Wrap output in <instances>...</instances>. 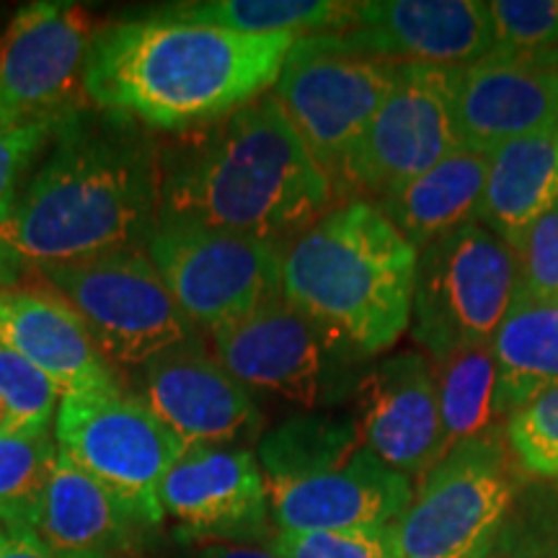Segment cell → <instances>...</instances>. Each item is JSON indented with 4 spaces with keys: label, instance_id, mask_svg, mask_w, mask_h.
<instances>
[{
    "label": "cell",
    "instance_id": "cell-1",
    "mask_svg": "<svg viewBox=\"0 0 558 558\" xmlns=\"http://www.w3.org/2000/svg\"><path fill=\"white\" fill-rule=\"evenodd\" d=\"M163 163L120 117L75 111L0 222L24 264L58 267L145 248L160 213Z\"/></svg>",
    "mask_w": 558,
    "mask_h": 558
},
{
    "label": "cell",
    "instance_id": "cell-2",
    "mask_svg": "<svg viewBox=\"0 0 558 558\" xmlns=\"http://www.w3.org/2000/svg\"><path fill=\"white\" fill-rule=\"evenodd\" d=\"M292 45L163 13L117 21L90 45L86 101L150 130H207L267 94Z\"/></svg>",
    "mask_w": 558,
    "mask_h": 558
},
{
    "label": "cell",
    "instance_id": "cell-3",
    "mask_svg": "<svg viewBox=\"0 0 558 558\" xmlns=\"http://www.w3.org/2000/svg\"><path fill=\"white\" fill-rule=\"evenodd\" d=\"M331 181L271 94L163 166L158 218L277 243L329 213Z\"/></svg>",
    "mask_w": 558,
    "mask_h": 558
},
{
    "label": "cell",
    "instance_id": "cell-4",
    "mask_svg": "<svg viewBox=\"0 0 558 558\" xmlns=\"http://www.w3.org/2000/svg\"><path fill=\"white\" fill-rule=\"evenodd\" d=\"M414 275L416 248L362 199L331 207L282 248V298L365 357L409 331Z\"/></svg>",
    "mask_w": 558,
    "mask_h": 558
},
{
    "label": "cell",
    "instance_id": "cell-5",
    "mask_svg": "<svg viewBox=\"0 0 558 558\" xmlns=\"http://www.w3.org/2000/svg\"><path fill=\"white\" fill-rule=\"evenodd\" d=\"M399 62L354 47L341 32L295 39L275 99L329 181H344L367 124L386 101Z\"/></svg>",
    "mask_w": 558,
    "mask_h": 558
},
{
    "label": "cell",
    "instance_id": "cell-6",
    "mask_svg": "<svg viewBox=\"0 0 558 558\" xmlns=\"http://www.w3.org/2000/svg\"><path fill=\"white\" fill-rule=\"evenodd\" d=\"M518 288L509 243L481 222H465L416 254L411 339L429 360L492 344Z\"/></svg>",
    "mask_w": 558,
    "mask_h": 558
},
{
    "label": "cell",
    "instance_id": "cell-7",
    "mask_svg": "<svg viewBox=\"0 0 558 558\" xmlns=\"http://www.w3.org/2000/svg\"><path fill=\"white\" fill-rule=\"evenodd\" d=\"M37 275L78 313L109 365L145 367L158 354L202 339V331L166 290L145 248L37 267Z\"/></svg>",
    "mask_w": 558,
    "mask_h": 558
},
{
    "label": "cell",
    "instance_id": "cell-8",
    "mask_svg": "<svg viewBox=\"0 0 558 558\" xmlns=\"http://www.w3.org/2000/svg\"><path fill=\"white\" fill-rule=\"evenodd\" d=\"M58 448L107 488L140 527L163 520L158 488L186 445L128 390L62 396Z\"/></svg>",
    "mask_w": 558,
    "mask_h": 558
},
{
    "label": "cell",
    "instance_id": "cell-9",
    "mask_svg": "<svg viewBox=\"0 0 558 558\" xmlns=\"http://www.w3.org/2000/svg\"><path fill=\"white\" fill-rule=\"evenodd\" d=\"M145 251L199 331H218L282 298L279 243L158 218Z\"/></svg>",
    "mask_w": 558,
    "mask_h": 558
},
{
    "label": "cell",
    "instance_id": "cell-10",
    "mask_svg": "<svg viewBox=\"0 0 558 558\" xmlns=\"http://www.w3.org/2000/svg\"><path fill=\"white\" fill-rule=\"evenodd\" d=\"M514 476L497 429L432 469L396 525L403 558H488L512 509Z\"/></svg>",
    "mask_w": 558,
    "mask_h": 558
},
{
    "label": "cell",
    "instance_id": "cell-11",
    "mask_svg": "<svg viewBox=\"0 0 558 558\" xmlns=\"http://www.w3.org/2000/svg\"><path fill=\"white\" fill-rule=\"evenodd\" d=\"M458 148L456 68L399 62L393 88L349 160L344 184L380 199Z\"/></svg>",
    "mask_w": 558,
    "mask_h": 558
},
{
    "label": "cell",
    "instance_id": "cell-12",
    "mask_svg": "<svg viewBox=\"0 0 558 558\" xmlns=\"http://www.w3.org/2000/svg\"><path fill=\"white\" fill-rule=\"evenodd\" d=\"M96 34L99 26L78 3L24 5L0 34V124L81 111Z\"/></svg>",
    "mask_w": 558,
    "mask_h": 558
},
{
    "label": "cell",
    "instance_id": "cell-13",
    "mask_svg": "<svg viewBox=\"0 0 558 558\" xmlns=\"http://www.w3.org/2000/svg\"><path fill=\"white\" fill-rule=\"evenodd\" d=\"M333 349L337 341L284 298L213 331L215 360L230 378L308 409L320 407L329 390Z\"/></svg>",
    "mask_w": 558,
    "mask_h": 558
},
{
    "label": "cell",
    "instance_id": "cell-14",
    "mask_svg": "<svg viewBox=\"0 0 558 558\" xmlns=\"http://www.w3.org/2000/svg\"><path fill=\"white\" fill-rule=\"evenodd\" d=\"M158 501L184 541L246 543L267 533V478L254 452L243 448H184L160 481Z\"/></svg>",
    "mask_w": 558,
    "mask_h": 558
},
{
    "label": "cell",
    "instance_id": "cell-15",
    "mask_svg": "<svg viewBox=\"0 0 558 558\" xmlns=\"http://www.w3.org/2000/svg\"><path fill=\"white\" fill-rule=\"evenodd\" d=\"M362 445L403 476H427L448 456L432 362L418 352L380 360L360 386Z\"/></svg>",
    "mask_w": 558,
    "mask_h": 558
},
{
    "label": "cell",
    "instance_id": "cell-16",
    "mask_svg": "<svg viewBox=\"0 0 558 558\" xmlns=\"http://www.w3.org/2000/svg\"><path fill=\"white\" fill-rule=\"evenodd\" d=\"M460 148L494 153L512 140L558 130V65L554 58L488 54L456 68Z\"/></svg>",
    "mask_w": 558,
    "mask_h": 558
},
{
    "label": "cell",
    "instance_id": "cell-17",
    "mask_svg": "<svg viewBox=\"0 0 558 558\" xmlns=\"http://www.w3.org/2000/svg\"><path fill=\"white\" fill-rule=\"evenodd\" d=\"M267 497L279 533H329L399 525L414 488L411 478L360 448L333 471L269 481Z\"/></svg>",
    "mask_w": 558,
    "mask_h": 558
},
{
    "label": "cell",
    "instance_id": "cell-18",
    "mask_svg": "<svg viewBox=\"0 0 558 558\" xmlns=\"http://www.w3.org/2000/svg\"><path fill=\"white\" fill-rule=\"evenodd\" d=\"M354 47L393 62L463 68L494 54L488 5L478 0H373L357 3Z\"/></svg>",
    "mask_w": 558,
    "mask_h": 558
},
{
    "label": "cell",
    "instance_id": "cell-19",
    "mask_svg": "<svg viewBox=\"0 0 558 558\" xmlns=\"http://www.w3.org/2000/svg\"><path fill=\"white\" fill-rule=\"evenodd\" d=\"M140 396L153 414L190 445H228L259 424V409L239 380L209 354L205 344L173 347L150 360Z\"/></svg>",
    "mask_w": 558,
    "mask_h": 558
},
{
    "label": "cell",
    "instance_id": "cell-20",
    "mask_svg": "<svg viewBox=\"0 0 558 558\" xmlns=\"http://www.w3.org/2000/svg\"><path fill=\"white\" fill-rule=\"evenodd\" d=\"M0 341L41 369L62 396L122 390L78 313L50 288L0 290Z\"/></svg>",
    "mask_w": 558,
    "mask_h": 558
},
{
    "label": "cell",
    "instance_id": "cell-21",
    "mask_svg": "<svg viewBox=\"0 0 558 558\" xmlns=\"http://www.w3.org/2000/svg\"><path fill=\"white\" fill-rule=\"evenodd\" d=\"M140 525L60 450L32 535L65 558H122Z\"/></svg>",
    "mask_w": 558,
    "mask_h": 558
},
{
    "label": "cell",
    "instance_id": "cell-22",
    "mask_svg": "<svg viewBox=\"0 0 558 558\" xmlns=\"http://www.w3.org/2000/svg\"><path fill=\"white\" fill-rule=\"evenodd\" d=\"M488 173L486 153L458 148L422 177L407 181L396 192L375 202L390 226L407 239L416 254L439 235L465 222H478Z\"/></svg>",
    "mask_w": 558,
    "mask_h": 558
},
{
    "label": "cell",
    "instance_id": "cell-23",
    "mask_svg": "<svg viewBox=\"0 0 558 558\" xmlns=\"http://www.w3.org/2000/svg\"><path fill=\"white\" fill-rule=\"evenodd\" d=\"M558 202V130L527 135L488 153L478 222L512 246Z\"/></svg>",
    "mask_w": 558,
    "mask_h": 558
},
{
    "label": "cell",
    "instance_id": "cell-24",
    "mask_svg": "<svg viewBox=\"0 0 558 558\" xmlns=\"http://www.w3.org/2000/svg\"><path fill=\"white\" fill-rule=\"evenodd\" d=\"M492 349L499 373V416H509L546 390L558 388V300L518 290L494 333Z\"/></svg>",
    "mask_w": 558,
    "mask_h": 558
},
{
    "label": "cell",
    "instance_id": "cell-25",
    "mask_svg": "<svg viewBox=\"0 0 558 558\" xmlns=\"http://www.w3.org/2000/svg\"><path fill=\"white\" fill-rule=\"evenodd\" d=\"M163 16L209 24L254 37H311L352 26L357 3L339 0H207L160 11Z\"/></svg>",
    "mask_w": 558,
    "mask_h": 558
},
{
    "label": "cell",
    "instance_id": "cell-26",
    "mask_svg": "<svg viewBox=\"0 0 558 558\" xmlns=\"http://www.w3.org/2000/svg\"><path fill=\"white\" fill-rule=\"evenodd\" d=\"M360 448V424L349 416H292L262 437L259 469L267 484L316 476L344 465Z\"/></svg>",
    "mask_w": 558,
    "mask_h": 558
},
{
    "label": "cell",
    "instance_id": "cell-27",
    "mask_svg": "<svg viewBox=\"0 0 558 558\" xmlns=\"http://www.w3.org/2000/svg\"><path fill=\"white\" fill-rule=\"evenodd\" d=\"M445 439L452 450L460 442L494 432L497 411V360L492 344H478L432 360Z\"/></svg>",
    "mask_w": 558,
    "mask_h": 558
},
{
    "label": "cell",
    "instance_id": "cell-28",
    "mask_svg": "<svg viewBox=\"0 0 558 558\" xmlns=\"http://www.w3.org/2000/svg\"><path fill=\"white\" fill-rule=\"evenodd\" d=\"M58 456L52 432L0 435V527L32 533Z\"/></svg>",
    "mask_w": 558,
    "mask_h": 558
},
{
    "label": "cell",
    "instance_id": "cell-29",
    "mask_svg": "<svg viewBox=\"0 0 558 558\" xmlns=\"http://www.w3.org/2000/svg\"><path fill=\"white\" fill-rule=\"evenodd\" d=\"M60 399V388L41 369L0 341V403L9 411L3 435L52 432Z\"/></svg>",
    "mask_w": 558,
    "mask_h": 558
},
{
    "label": "cell",
    "instance_id": "cell-30",
    "mask_svg": "<svg viewBox=\"0 0 558 558\" xmlns=\"http://www.w3.org/2000/svg\"><path fill=\"white\" fill-rule=\"evenodd\" d=\"M494 54L550 58L558 47V0H492Z\"/></svg>",
    "mask_w": 558,
    "mask_h": 558
},
{
    "label": "cell",
    "instance_id": "cell-31",
    "mask_svg": "<svg viewBox=\"0 0 558 558\" xmlns=\"http://www.w3.org/2000/svg\"><path fill=\"white\" fill-rule=\"evenodd\" d=\"M507 445L527 473L558 484V388L507 416Z\"/></svg>",
    "mask_w": 558,
    "mask_h": 558
},
{
    "label": "cell",
    "instance_id": "cell-32",
    "mask_svg": "<svg viewBox=\"0 0 558 558\" xmlns=\"http://www.w3.org/2000/svg\"><path fill=\"white\" fill-rule=\"evenodd\" d=\"M271 548L279 558H403L396 525L329 533H279Z\"/></svg>",
    "mask_w": 558,
    "mask_h": 558
},
{
    "label": "cell",
    "instance_id": "cell-33",
    "mask_svg": "<svg viewBox=\"0 0 558 558\" xmlns=\"http://www.w3.org/2000/svg\"><path fill=\"white\" fill-rule=\"evenodd\" d=\"M70 117H50V120H32L19 124H0V222L9 218L16 205L21 186L26 184V173L37 163L41 153L54 143Z\"/></svg>",
    "mask_w": 558,
    "mask_h": 558
},
{
    "label": "cell",
    "instance_id": "cell-34",
    "mask_svg": "<svg viewBox=\"0 0 558 558\" xmlns=\"http://www.w3.org/2000/svg\"><path fill=\"white\" fill-rule=\"evenodd\" d=\"M520 292L558 300V202L512 243Z\"/></svg>",
    "mask_w": 558,
    "mask_h": 558
},
{
    "label": "cell",
    "instance_id": "cell-35",
    "mask_svg": "<svg viewBox=\"0 0 558 558\" xmlns=\"http://www.w3.org/2000/svg\"><path fill=\"white\" fill-rule=\"evenodd\" d=\"M0 558H65L52 554L32 533H9L0 527Z\"/></svg>",
    "mask_w": 558,
    "mask_h": 558
},
{
    "label": "cell",
    "instance_id": "cell-36",
    "mask_svg": "<svg viewBox=\"0 0 558 558\" xmlns=\"http://www.w3.org/2000/svg\"><path fill=\"white\" fill-rule=\"evenodd\" d=\"M197 558H279L275 548L251 546V543H199Z\"/></svg>",
    "mask_w": 558,
    "mask_h": 558
},
{
    "label": "cell",
    "instance_id": "cell-37",
    "mask_svg": "<svg viewBox=\"0 0 558 558\" xmlns=\"http://www.w3.org/2000/svg\"><path fill=\"white\" fill-rule=\"evenodd\" d=\"M24 267L26 264L21 262L13 251L0 243V290L19 288V279L24 275Z\"/></svg>",
    "mask_w": 558,
    "mask_h": 558
},
{
    "label": "cell",
    "instance_id": "cell-38",
    "mask_svg": "<svg viewBox=\"0 0 558 558\" xmlns=\"http://www.w3.org/2000/svg\"><path fill=\"white\" fill-rule=\"evenodd\" d=\"M5 422H9V411H5L3 403H0V435H3V429H5Z\"/></svg>",
    "mask_w": 558,
    "mask_h": 558
}]
</instances>
